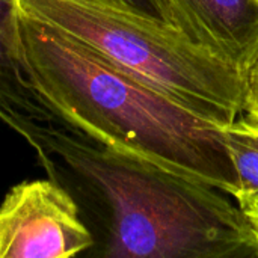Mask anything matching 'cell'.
Here are the masks:
<instances>
[{"mask_svg":"<svg viewBox=\"0 0 258 258\" xmlns=\"http://www.w3.org/2000/svg\"><path fill=\"white\" fill-rule=\"evenodd\" d=\"M26 71L36 95L97 144L234 197L239 181L222 127L124 73L79 39L20 11Z\"/></svg>","mask_w":258,"mask_h":258,"instance_id":"1","label":"cell"},{"mask_svg":"<svg viewBox=\"0 0 258 258\" xmlns=\"http://www.w3.org/2000/svg\"><path fill=\"white\" fill-rule=\"evenodd\" d=\"M36 156L48 174L70 171L104 198L110 210L104 257H258L248 216L204 181L94 147L68 125L50 128Z\"/></svg>","mask_w":258,"mask_h":258,"instance_id":"2","label":"cell"},{"mask_svg":"<svg viewBox=\"0 0 258 258\" xmlns=\"http://www.w3.org/2000/svg\"><path fill=\"white\" fill-rule=\"evenodd\" d=\"M17 6L204 121L225 127L246 112L248 74L175 26L107 0H17Z\"/></svg>","mask_w":258,"mask_h":258,"instance_id":"3","label":"cell"},{"mask_svg":"<svg viewBox=\"0 0 258 258\" xmlns=\"http://www.w3.org/2000/svg\"><path fill=\"white\" fill-rule=\"evenodd\" d=\"M94 246L79 206L59 181L15 184L0 204V258H70Z\"/></svg>","mask_w":258,"mask_h":258,"instance_id":"4","label":"cell"},{"mask_svg":"<svg viewBox=\"0 0 258 258\" xmlns=\"http://www.w3.org/2000/svg\"><path fill=\"white\" fill-rule=\"evenodd\" d=\"M178 29L245 74L258 60V0H169Z\"/></svg>","mask_w":258,"mask_h":258,"instance_id":"5","label":"cell"},{"mask_svg":"<svg viewBox=\"0 0 258 258\" xmlns=\"http://www.w3.org/2000/svg\"><path fill=\"white\" fill-rule=\"evenodd\" d=\"M0 121L36 153L50 128L67 125L42 103L30 85L17 0H0Z\"/></svg>","mask_w":258,"mask_h":258,"instance_id":"6","label":"cell"},{"mask_svg":"<svg viewBox=\"0 0 258 258\" xmlns=\"http://www.w3.org/2000/svg\"><path fill=\"white\" fill-rule=\"evenodd\" d=\"M222 133L239 181L234 198L246 215L258 209V121L237 118Z\"/></svg>","mask_w":258,"mask_h":258,"instance_id":"7","label":"cell"},{"mask_svg":"<svg viewBox=\"0 0 258 258\" xmlns=\"http://www.w3.org/2000/svg\"><path fill=\"white\" fill-rule=\"evenodd\" d=\"M107 2L133 14L178 27L177 15L169 0H107Z\"/></svg>","mask_w":258,"mask_h":258,"instance_id":"8","label":"cell"},{"mask_svg":"<svg viewBox=\"0 0 258 258\" xmlns=\"http://www.w3.org/2000/svg\"><path fill=\"white\" fill-rule=\"evenodd\" d=\"M248 116L258 121V60L248 73V97H246Z\"/></svg>","mask_w":258,"mask_h":258,"instance_id":"9","label":"cell"},{"mask_svg":"<svg viewBox=\"0 0 258 258\" xmlns=\"http://www.w3.org/2000/svg\"><path fill=\"white\" fill-rule=\"evenodd\" d=\"M246 216H248L249 225H251V228H252V231H254V236H255L258 243V209L249 212V213H246Z\"/></svg>","mask_w":258,"mask_h":258,"instance_id":"10","label":"cell"}]
</instances>
